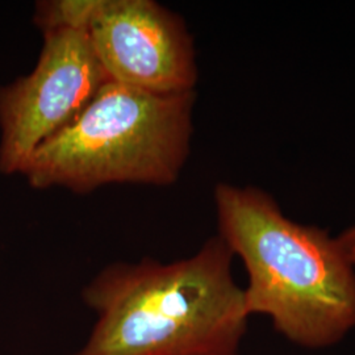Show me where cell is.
<instances>
[{
  "label": "cell",
  "instance_id": "obj_1",
  "mask_svg": "<svg viewBox=\"0 0 355 355\" xmlns=\"http://www.w3.org/2000/svg\"><path fill=\"white\" fill-rule=\"evenodd\" d=\"M233 257L216 236L173 263L145 258L104 268L82 293L98 318L71 355L236 354L249 313Z\"/></svg>",
  "mask_w": 355,
  "mask_h": 355
},
{
  "label": "cell",
  "instance_id": "obj_2",
  "mask_svg": "<svg viewBox=\"0 0 355 355\" xmlns=\"http://www.w3.org/2000/svg\"><path fill=\"white\" fill-rule=\"evenodd\" d=\"M218 237L248 272L246 311L288 341L324 349L355 328V266L328 230L292 221L257 187H215Z\"/></svg>",
  "mask_w": 355,
  "mask_h": 355
},
{
  "label": "cell",
  "instance_id": "obj_3",
  "mask_svg": "<svg viewBox=\"0 0 355 355\" xmlns=\"http://www.w3.org/2000/svg\"><path fill=\"white\" fill-rule=\"evenodd\" d=\"M195 99V91L153 94L108 80L20 174L33 189L76 193L112 183L170 186L190 153Z\"/></svg>",
  "mask_w": 355,
  "mask_h": 355
},
{
  "label": "cell",
  "instance_id": "obj_4",
  "mask_svg": "<svg viewBox=\"0 0 355 355\" xmlns=\"http://www.w3.org/2000/svg\"><path fill=\"white\" fill-rule=\"evenodd\" d=\"M37 64L0 89V173L20 174L44 141L73 123L110 80L87 31L42 32Z\"/></svg>",
  "mask_w": 355,
  "mask_h": 355
},
{
  "label": "cell",
  "instance_id": "obj_5",
  "mask_svg": "<svg viewBox=\"0 0 355 355\" xmlns=\"http://www.w3.org/2000/svg\"><path fill=\"white\" fill-rule=\"evenodd\" d=\"M87 35L110 80L153 94L195 91L193 40L157 1L99 0Z\"/></svg>",
  "mask_w": 355,
  "mask_h": 355
},
{
  "label": "cell",
  "instance_id": "obj_6",
  "mask_svg": "<svg viewBox=\"0 0 355 355\" xmlns=\"http://www.w3.org/2000/svg\"><path fill=\"white\" fill-rule=\"evenodd\" d=\"M99 0H45L36 4L35 24L41 32L54 29L87 31Z\"/></svg>",
  "mask_w": 355,
  "mask_h": 355
},
{
  "label": "cell",
  "instance_id": "obj_7",
  "mask_svg": "<svg viewBox=\"0 0 355 355\" xmlns=\"http://www.w3.org/2000/svg\"><path fill=\"white\" fill-rule=\"evenodd\" d=\"M337 240L340 242L343 252L347 255V258L350 259V262L355 266V225L343 230V233L337 237Z\"/></svg>",
  "mask_w": 355,
  "mask_h": 355
},
{
  "label": "cell",
  "instance_id": "obj_8",
  "mask_svg": "<svg viewBox=\"0 0 355 355\" xmlns=\"http://www.w3.org/2000/svg\"><path fill=\"white\" fill-rule=\"evenodd\" d=\"M229 355H237V353H236V354H229Z\"/></svg>",
  "mask_w": 355,
  "mask_h": 355
}]
</instances>
